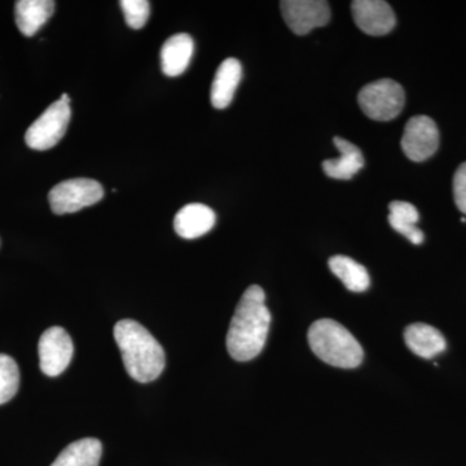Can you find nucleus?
<instances>
[{"label": "nucleus", "mask_w": 466, "mask_h": 466, "mask_svg": "<svg viewBox=\"0 0 466 466\" xmlns=\"http://www.w3.org/2000/svg\"><path fill=\"white\" fill-rule=\"evenodd\" d=\"M269 324L271 314L266 306L265 290L251 285L242 294L229 324L226 339L229 355L238 361L258 357L265 348Z\"/></svg>", "instance_id": "f257e3e1"}, {"label": "nucleus", "mask_w": 466, "mask_h": 466, "mask_svg": "<svg viewBox=\"0 0 466 466\" xmlns=\"http://www.w3.org/2000/svg\"><path fill=\"white\" fill-rule=\"evenodd\" d=\"M115 339L131 379L147 383L161 376L167 363L165 351L147 328L131 319H125L116 324Z\"/></svg>", "instance_id": "f03ea898"}, {"label": "nucleus", "mask_w": 466, "mask_h": 466, "mask_svg": "<svg viewBox=\"0 0 466 466\" xmlns=\"http://www.w3.org/2000/svg\"><path fill=\"white\" fill-rule=\"evenodd\" d=\"M309 343L314 354L329 366L357 368L363 361L360 343L343 325L330 319L315 321L309 329Z\"/></svg>", "instance_id": "7ed1b4c3"}, {"label": "nucleus", "mask_w": 466, "mask_h": 466, "mask_svg": "<svg viewBox=\"0 0 466 466\" xmlns=\"http://www.w3.org/2000/svg\"><path fill=\"white\" fill-rule=\"evenodd\" d=\"M358 101L364 115L370 119L391 121L403 110L406 94L398 82L383 78L364 86L359 92Z\"/></svg>", "instance_id": "20e7f679"}, {"label": "nucleus", "mask_w": 466, "mask_h": 466, "mask_svg": "<svg viewBox=\"0 0 466 466\" xmlns=\"http://www.w3.org/2000/svg\"><path fill=\"white\" fill-rule=\"evenodd\" d=\"M104 198L99 182L86 177L58 183L48 195L52 211L57 216L76 213L82 208L97 204Z\"/></svg>", "instance_id": "39448f33"}, {"label": "nucleus", "mask_w": 466, "mask_h": 466, "mask_svg": "<svg viewBox=\"0 0 466 466\" xmlns=\"http://www.w3.org/2000/svg\"><path fill=\"white\" fill-rule=\"evenodd\" d=\"M72 109L70 104L58 99L45 110V113L29 128L25 134V142L34 150H47L55 146L66 135L69 126Z\"/></svg>", "instance_id": "423d86ee"}, {"label": "nucleus", "mask_w": 466, "mask_h": 466, "mask_svg": "<svg viewBox=\"0 0 466 466\" xmlns=\"http://www.w3.org/2000/svg\"><path fill=\"white\" fill-rule=\"evenodd\" d=\"M38 352L42 372L48 377H57L72 361L75 346L64 328L51 327L39 339Z\"/></svg>", "instance_id": "0eeeda50"}, {"label": "nucleus", "mask_w": 466, "mask_h": 466, "mask_svg": "<svg viewBox=\"0 0 466 466\" xmlns=\"http://www.w3.org/2000/svg\"><path fill=\"white\" fill-rule=\"evenodd\" d=\"M440 147V131L431 116H416L407 122L401 149L410 161L431 158Z\"/></svg>", "instance_id": "6e6552de"}, {"label": "nucleus", "mask_w": 466, "mask_h": 466, "mask_svg": "<svg viewBox=\"0 0 466 466\" xmlns=\"http://www.w3.org/2000/svg\"><path fill=\"white\" fill-rule=\"evenodd\" d=\"M280 8L285 23L297 35H306L330 21L329 3L324 0H284Z\"/></svg>", "instance_id": "1a4fd4ad"}, {"label": "nucleus", "mask_w": 466, "mask_h": 466, "mask_svg": "<svg viewBox=\"0 0 466 466\" xmlns=\"http://www.w3.org/2000/svg\"><path fill=\"white\" fill-rule=\"evenodd\" d=\"M351 12L359 29L368 35H386L397 24L390 5L382 0H355L351 3Z\"/></svg>", "instance_id": "9d476101"}, {"label": "nucleus", "mask_w": 466, "mask_h": 466, "mask_svg": "<svg viewBox=\"0 0 466 466\" xmlns=\"http://www.w3.org/2000/svg\"><path fill=\"white\" fill-rule=\"evenodd\" d=\"M216 222L213 208L202 204H189L177 211L174 218V229L180 238L193 240L210 232Z\"/></svg>", "instance_id": "9b49d317"}, {"label": "nucleus", "mask_w": 466, "mask_h": 466, "mask_svg": "<svg viewBox=\"0 0 466 466\" xmlns=\"http://www.w3.org/2000/svg\"><path fill=\"white\" fill-rule=\"evenodd\" d=\"M241 76L240 61L229 57L220 64L211 85L210 99L214 108L225 109L232 103L235 92L240 85Z\"/></svg>", "instance_id": "f8f14e48"}, {"label": "nucleus", "mask_w": 466, "mask_h": 466, "mask_svg": "<svg viewBox=\"0 0 466 466\" xmlns=\"http://www.w3.org/2000/svg\"><path fill=\"white\" fill-rule=\"evenodd\" d=\"M195 42L188 34L170 36L161 50L162 72L167 76H179L191 63Z\"/></svg>", "instance_id": "ddd939ff"}, {"label": "nucleus", "mask_w": 466, "mask_h": 466, "mask_svg": "<svg viewBox=\"0 0 466 466\" xmlns=\"http://www.w3.org/2000/svg\"><path fill=\"white\" fill-rule=\"evenodd\" d=\"M334 146L339 150V157L325 159L323 170L332 179L350 180L364 167L361 150L355 144L342 137H334Z\"/></svg>", "instance_id": "4468645a"}, {"label": "nucleus", "mask_w": 466, "mask_h": 466, "mask_svg": "<svg viewBox=\"0 0 466 466\" xmlns=\"http://www.w3.org/2000/svg\"><path fill=\"white\" fill-rule=\"evenodd\" d=\"M404 341L413 354L424 359L437 357L447 346L443 334L437 328L422 323L408 325Z\"/></svg>", "instance_id": "2eb2a0df"}, {"label": "nucleus", "mask_w": 466, "mask_h": 466, "mask_svg": "<svg viewBox=\"0 0 466 466\" xmlns=\"http://www.w3.org/2000/svg\"><path fill=\"white\" fill-rule=\"evenodd\" d=\"M54 11V0H18L15 5L18 30L25 36H33L50 20Z\"/></svg>", "instance_id": "dca6fc26"}, {"label": "nucleus", "mask_w": 466, "mask_h": 466, "mask_svg": "<svg viewBox=\"0 0 466 466\" xmlns=\"http://www.w3.org/2000/svg\"><path fill=\"white\" fill-rule=\"evenodd\" d=\"M103 446L99 440L85 438L73 441L61 451L51 466H99Z\"/></svg>", "instance_id": "f3484780"}, {"label": "nucleus", "mask_w": 466, "mask_h": 466, "mask_svg": "<svg viewBox=\"0 0 466 466\" xmlns=\"http://www.w3.org/2000/svg\"><path fill=\"white\" fill-rule=\"evenodd\" d=\"M389 223L395 231L400 232L404 238L420 245L425 240L424 232L417 227L419 223V210L412 204L406 201H392L389 205Z\"/></svg>", "instance_id": "a211bd4d"}, {"label": "nucleus", "mask_w": 466, "mask_h": 466, "mask_svg": "<svg viewBox=\"0 0 466 466\" xmlns=\"http://www.w3.org/2000/svg\"><path fill=\"white\" fill-rule=\"evenodd\" d=\"M329 268L350 291L363 293L370 288V274L366 267L357 260L345 256H334L329 259Z\"/></svg>", "instance_id": "6ab92c4d"}, {"label": "nucleus", "mask_w": 466, "mask_h": 466, "mask_svg": "<svg viewBox=\"0 0 466 466\" xmlns=\"http://www.w3.org/2000/svg\"><path fill=\"white\" fill-rule=\"evenodd\" d=\"M20 386V370L16 361L0 354V404L7 403L17 394Z\"/></svg>", "instance_id": "aec40b11"}, {"label": "nucleus", "mask_w": 466, "mask_h": 466, "mask_svg": "<svg viewBox=\"0 0 466 466\" xmlns=\"http://www.w3.org/2000/svg\"><path fill=\"white\" fill-rule=\"evenodd\" d=\"M125 20L131 29H142L148 21L150 5L148 0H122L119 2Z\"/></svg>", "instance_id": "412c9836"}, {"label": "nucleus", "mask_w": 466, "mask_h": 466, "mask_svg": "<svg viewBox=\"0 0 466 466\" xmlns=\"http://www.w3.org/2000/svg\"><path fill=\"white\" fill-rule=\"evenodd\" d=\"M453 198L459 210L466 214V162L456 170L453 177Z\"/></svg>", "instance_id": "4be33fe9"}]
</instances>
